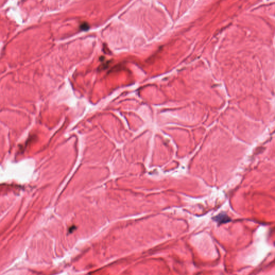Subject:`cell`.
I'll list each match as a JSON object with an SVG mask.
<instances>
[{
    "instance_id": "1",
    "label": "cell",
    "mask_w": 275,
    "mask_h": 275,
    "mask_svg": "<svg viewBox=\"0 0 275 275\" xmlns=\"http://www.w3.org/2000/svg\"><path fill=\"white\" fill-rule=\"evenodd\" d=\"M214 221L217 222L219 224H225L230 222L231 218L224 213L219 214L218 216L213 218Z\"/></svg>"
},
{
    "instance_id": "2",
    "label": "cell",
    "mask_w": 275,
    "mask_h": 275,
    "mask_svg": "<svg viewBox=\"0 0 275 275\" xmlns=\"http://www.w3.org/2000/svg\"><path fill=\"white\" fill-rule=\"evenodd\" d=\"M81 27H82L83 30H85V27H86L88 29L89 28L88 25L85 26V24H83Z\"/></svg>"
}]
</instances>
